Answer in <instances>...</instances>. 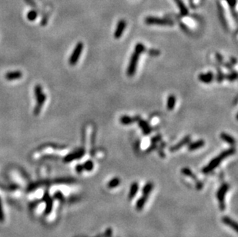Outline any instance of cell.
<instances>
[{
    "label": "cell",
    "instance_id": "d4e9b609",
    "mask_svg": "<svg viewBox=\"0 0 238 237\" xmlns=\"http://www.w3.org/2000/svg\"><path fill=\"white\" fill-rule=\"evenodd\" d=\"M37 17V13L36 12L32 10V11L29 12V13L27 14V19H29V21H34Z\"/></svg>",
    "mask_w": 238,
    "mask_h": 237
},
{
    "label": "cell",
    "instance_id": "44dd1931",
    "mask_svg": "<svg viewBox=\"0 0 238 237\" xmlns=\"http://www.w3.org/2000/svg\"><path fill=\"white\" fill-rule=\"evenodd\" d=\"M83 166V170H86V171H91V170H93L94 166H93V162L91 160H88L85 162Z\"/></svg>",
    "mask_w": 238,
    "mask_h": 237
},
{
    "label": "cell",
    "instance_id": "4fadbf2b",
    "mask_svg": "<svg viewBox=\"0 0 238 237\" xmlns=\"http://www.w3.org/2000/svg\"><path fill=\"white\" fill-rule=\"evenodd\" d=\"M204 145H205L204 140H197V141L193 142V143H190V144L188 146V149L190 151L197 150V149H200V148L203 147V146H204Z\"/></svg>",
    "mask_w": 238,
    "mask_h": 237
},
{
    "label": "cell",
    "instance_id": "3957f363",
    "mask_svg": "<svg viewBox=\"0 0 238 237\" xmlns=\"http://www.w3.org/2000/svg\"><path fill=\"white\" fill-rule=\"evenodd\" d=\"M34 92H35V96L36 98V106L34 109V115H38L39 114L40 111H41L42 108H43V104L46 102V95L43 93V89L42 86L39 85H36L34 89Z\"/></svg>",
    "mask_w": 238,
    "mask_h": 237
},
{
    "label": "cell",
    "instance_id": "9c48e42d",
    "mask_svg": "<svg viewBox=\"0 0 238 237\" xmlns=\"http://www.w3.org/2000/svg\"><path fill=\"white\" fill-rule=\"evenodd\" d=\"M190 142V136H187L185 138H184L182 140H180L177 144L174 145V146H173L172 147L169 148V151H170V152H175V151L177 150H179L181 147L184 146L185 145L188 144Z\"/></svg>",
    "mask_w": 238,
    "mask_h": 237
},
{
    "label": "cell",
    "instance_id": "ba28073f",
    "mask_svg": "<svg viewBox=\"0 0 238 237\" xmlns=\"http://www.w3.org/2000/svg\"><path fill=\"white\" fill-rule=\"evenodd\" d=\"M84 153H85L84 149H79V150L76 151V152H73V153L69 154L67 156L65 157L64 160H65V162H70V161L73 160V159H80V158H81V157L84 155Z\"/></svg>",
    "mask_w": 238,
    "mask_h": 237
},
{
    "label": "cell",
    "instance_id": "e0dca14e",
    "mask_svg": "<svg viewBox=\"0 0 238 237\" xmlns=\"http://www.w3.org/2000/svg\"><path fill=\"white\" fill-rule=\"evenodd\" d=\"M176 104V97L173 95H170L168 96L167 103H166V107L168 110H173L175 107Z\"/></svg>",
    "mask_w": 238,
    "mask_h": 237
},
{
    "label": "cell",
    "instance_id": "6da1fadb",
    "mask_svg": "<svg viewBox=\"0 0 238 237\" xmlns=\"http://www.w3.org/2000/svg\"><path fill=\"white\" fill-rule=\"evenodd\" d=\"M146 51V47L143 43H137L135 46L134 53L132 54L130 60H129V66H128L127 70H126V74L128 76L132 77L135 75L136 71V68H137L138 61H139V56L142 54L143 53Z\"/></svg>",
    "mask_w": 238,
    "mask_h": 237
},
{
    "label": "cell",
    "instance_id": "5bb4252c",
    "mask_svg": "<svg viewBox=\"0 0 238 237\" xmlns=\"http://www.w3.org/2000/svg\"><path fill=\"white\" fill-rule=\"evenodd\" d=\"M221 140H224V142L227 143L228 144L231 145V146H233L236 143V140H234V138L233 136H231L230 135L227 134L226 133H222L221 134Z\"/></svg>",
    "mask_w": 238,
    "mask_h": 237
},
{
    "label": "cell",
    "instance_id": "603a6c76",
    "mask_svg": "<svg viewBox=\"0 0 238 237\" xmlns=\"http://www.w3.org/2000/svg\"><path fill=\"white\" fill-rule=\"evenodd\" d=\"M120 183V180H119L118 178H114V179H113L112 180L110 181V183H108V186H109L110 188L117 187V186H119Z\"/></svg>",
    "mask_w": 238,
    "mask_h": 237
},
{
    "label": "cell",
    "instance_id": "f546056e",
    "mask_svg": "<svg viewBox=\"0 0 238 237\" xmlns=\"http://www.w3.org/2000/svg\"><path fill=\"white\" fill-rule=\"evenodd\" d=\"M83 170V166L82 165H78L76 166V170L79 172V173H81Z\"/></svg>",
    "mask_w": 238,
    "mask_h": 237
},
{
    "label": "cell",
    "instance_id": "277c9868",
    "mask_svg": "<svg viewBox=\"0 0 238 237\" xmlns=\"http://www.w3.org/2000/svg\"><path fill=\"white\" fill-rule=\"evenodd\" d=\"M145 23L147 25H160V26H173L174 24L173 21L169 19L148 16L145 19Z\"/></svg>",
    "mask_w": 238,
    "mask_h": 237
},
{
    "label": "cell",
    "instance_id": "2e32d148",
    "mask_svg": "<svg viewBox=\"0 0 238 237\" xmlns=\"http://www.w3.org/2000/svg\"><path fill=\"white\" fill-rule=\"evenodd\" d=\"M175 3L177 5V6L179 7V9L180 11V13L182 16H187L188 14V9L186 7V5H184V3L183 2L182 0H174Z\"/></svg>",
    "mask_w": 238,
    "mask_h": 237
},
{
    "label": "cell",
    "instance_id": "8992f818",
    "mask_svg": "<svg viewBox=\"0 0 238 237\" xmlns=\"http://www.w3.org/2000/svg\"><path fill=\"white\" fill-rule=\"evenodd\" d=\"M126 26V21L123 20V19H121V20L118 23V24H117V29H116L115 32H114V37H115V38H117V39H118V38H120V37L123 35Z\"/></svg>",
    "mask_w": 238,
    "mask_h": 237
},
{
    "label": "cell",
    "instance_id": "d6986e66",
    "mask_svg": "<svg viewBox=\"0 0 238 237\" xmlns=\"http://www.w3.org/2000/svg\"><path fill=\"white\" fill-rule=\"evenodd\" d=\"M138 189H139V186H138V183H133L131 186V188H130V192H129V199H132L133 196H135V195H136Z\"/></svg>",
    "mask_w": 238,
    "mask_h": 237
},
{
    "label": "cell",
    "instance_id": "30bf717a",
    "mask_svg": "<svg viewBox=\"0 0 238 237\" xmlns=\"http://www.w3.org/2000/svg\"><path fill=\"white\" fill-rule=\"evenodd\" d=\"M139 119H140V117L136 116V117H130L128 116V115H122L120 118V122H121L123 125H130L133 122H136Z\"/></svg>",
    "mask_w": 238,
    "mask_h": 237
},
{
    "label": "cell",
    "instance_id": "9a60e30c",
    "mask_svg": "<svg viewBox=\"0 0 238 237\" xmlns=\"http://www.w3.org/2000/svg\"><path fill=\"white\" fill-rule=\"evenodd\" d=\"M228 189V185L227 184H224L221 187V189H219L218 192V200L220 202H223L224 199V196H225L226 193H227V191Z\"/></svg>",
    "mask_w": 238,
    "mask_h": 237
},
{
    "label": "cell",
    "instance_id": "f1b7e54d",
    "mask_svg": "<svg viewBox=\"0 0 238 237\" xmlns=\"http://www.w3.org/2000/svg\"><path fill=\"white\" fill-rule=\"evenodd\" d=\"M160 139H161V136H160V135H158V136H156V137H154V139H152L151 141H153L154 143H156V142L160 140Z\"/></svg>",
    "mask_w": 238,
    "mask_h": 237
},
{
    "label": "cell",
    "instance_id": "4316f807",
    "mask_svg": "<svg viewBox=\"0 0 238 237\" xmlns=\"http://www.w3.org/2000/svg\"><path fill=\"white\" fill-rule=\"evenodd\" d=\"M181 171H182V173H184V175H186V176H193V173H192L191 170H189L188 168H184Z\"/></svg>",
    "mask_w": 238,
    "mask_h": 237
},
{
    "label": "cell",
    "instance_id": "ac0fdd59",
    "mask_svg": "<svg viewBox=\"0 0 238 237\" xmlns=\"http://www.w3.org/2000/svg\"><path fill=\"white\" fill-rule=\"evenodd\" d=\"M223 222H224L225 224L228 225L229 226H230V227L232 228V229H233L234 230L236 231V229H237V226H236V223H235L233 220H232L231 219H230L229 217H227V216H225V217H224L223 218Z\"/></svg>",
    "mask_w": 238,
    "mask_h": 237
},
{
    "label": "cell",
    "instance_id": "7a4b0ae2",
    "mask_svg": "<svg viewBox=\"0 0 238 237\" xmlns=\"http://www.w3.org/2000/svg\"><path fill=\"white\" fill-rule=\"evenodd\" d=\"M234 152H235L234 148H230V149H227V150L224 151V152H221L219 155H218L216 158H214V159H212V160L210 161V162L206 166H205L204 168L203 169V172L204 173H210V172H211L212 170H214V169L217 168V167L218 166V165L222 162L223 159H226L227 157L233 155Z\"/></svg>",
    "mask_w": 238,
    "mask_h": 237
},
{
    "label": "cell",
    "instance_id": "8fae6325",
    "mask_svg": "<svg viewBox=\"0 0 238 237\" xmlns=\"http://www.w3.org/2000/svg\"><path fill=\"white\" fill-rule=\"evenodd\" d=\"M22 76H23V74L20 71H13V72H9L6 74V78L9 81L19 79Z\"/></svg>",
    "mask_w": 238,
    "mask_h": 237
},
{
    "label": "cell",
    "instance_id": "52a82bcc",
    "mask_svg": "<svg viewBox=\"0 0 238 237\" xmlns=\"http://www.w3.org/2000/svg\"><path fill=\"white\" fill-rule=\"evenodd\" d=\"M214 75L212 72H206V73H200V75H198L199 80L201 82H203V83L206 84L212 82V81L214 80Z\"/></svg>",
    "mask_w": 238,
    "mask_h": 237
},
{
    "label": "cell",
    "instance_id": "7c38bea8",
    "mask_svg": "<svg viewBox=\"0 0 238 237\" xmlns=\"http://www.w3.org/2000/svg\"><path fill=\"white\" fill-rule=\"evenodd\" d=\"M138 123H139V126H140L141 129H143V134L148 135L152 132V129L149 126L148 122H146V121L142 120V119H139V120H138Z\"/></svg>",
    "mask_w": 238,
    "mask_h": 237
},
{
    "label": "cell",
    "instance_id": "5b68a950",
    "mask_svg": "<svg viewBox=\"0 0 238 237\" xmlns=\"http://www.w3.org/2000/svg\"><path fill=\"white\" fill-rule=\"evenodd\" d=\"M83 42H80L76 44V47L74 48L73 52L71 54L70 57L69 59V63L71 66H75L77 63V62L79 61L80 59V56H81V53L83 52Z\"/></svg>",
    "mask_w": 238,
    "mask_h": 237
},
{
    "label": "cell",
    "instance_id": "ffe728a7",
    "mask_svg": "<svg viewBox=\"0 0 238 237\" xmlns=\"http://www.w3.org/2000/svg\"><path fill=\"white\" fill-rule=\"evenodd\" d=\"M147 195H143V196L141 197L140 199L137 201V203H136V208H137V210H140L143 207L144 204H145L146 201H147Z\"/></svg>",
    "mask_w": 238,
    "mask_h": 237
},
{
    "label": "cell",
    "instance_id": "cb8c5ba5",
    "mask_svg": "<svg viewBox=\"0 0 238 237\" xmlns=\"http://www.w3.org/2000/svg\"><path fill=\"white\" fill-rule=\"evenodd\" d=\"M153 189V184L152 183H147L143 188V195H148V194L151 192Z\"/></svg>",
    "mask_w": 238,
    "mask_h": 237
},
{
    "label": "cell",
    "instance_id": "83f0119b",
    "mask_svg": "<svg viewBox=\"0 0 238 237\" xmlns=\"http://www.w3.org/2000/svg\"><path fill=\"white\" fill-rule=\"evenodd\" d=\"M226 1H227L228 5H230V7L231 9H233L235 7V5H236V0H226Z\"/></svg>",
    "mask_w": 238,
    "mask_h": 237
},
{
    "label": "cell",
    "instance_id": "484cf974",
    "mask_svg": "<svg viewBox=\"0 0 238 237\" xmlns=\"http://www.w3.org/2000/svg\"><path fill=\"white\" fill-rule=\"evenodd\" d=\"M225 78L224 75L223 74V72H221V70L218 69V77H217V79H218V82H221L223 80H224V78Z\"/></svg>",
    "mask_w": 238,
    "mask_h": 237
},
{
    "label": "cell",
    "instance_id": "7402d4cb",
    "mask_svg": "<svg viewBox=\"0 0 238 237\" xmlns=\"http://www.w3.org/2000/svg\"><path fill=\"white\" fill-rule=\"evenodd\" d=\"M226 78L228 79L230 82H233L237 78V73H236V71H232L230 73H229L228 75L226 76Z\"/></svg>",
    "mask_w": 238,
    "mask_h": 237
}]
</instances>
